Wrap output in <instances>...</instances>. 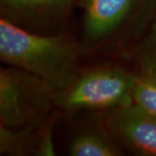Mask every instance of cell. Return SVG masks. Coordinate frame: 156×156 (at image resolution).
<instances>
[{
    "label": "cell",
    "instance_id": "cell-2",
    "mask_svg": "<svg viewBox=\"0 0 156 156\" xmlns=\"http://www.w3.org/2000/svg\"><path fill=\"white\" fill-rule=\"evenodd\" d=\"M79 41L71 33L40 35L0 18V59L42 79L54 94L68 88L82 68Z\"/></svg>",
    "mask_w": 156,
    "mask_h": 156
},
{
    "label": "cell",
    "instance_id": "cell-4",
    "mask_svg": "<svg viewBox=\"0 0 156 156\" xmlns=\"http://www.w3.org/2000/svg\"><path fill=\"white\" fill-rule=\"evenodd\" d=\"M58 115L55 94L42 79L18 68L0 69V125L20 129Z\"/></svg>",
    "mask_w": 156,
    "mask_h": 156
},
{
    "label": "cell",
    "instance_id": "cell-7",
    "mask_svg": "<svg viewBox=\"0 0 156 156\" xmlns=\"http://www.w3.org/2000/svg\"><path fill=\"white\" fill-rule=\"evenodd\" d=\"M74 116H78V121L74 124L66 144L68 155H126L108 130L102 112L83 111L75 113Z\"/></svg>",
    "mask_w": 156,
    "mask_h": 156
},
{
    "label": "cell",
    "instance_id": "cell-5",
    "mask_svg": "<svg viewBox=\"0 0 156 156\" xmlns=\"http://www.w3.org/2000/svg\"><path fill=\"white\" fill-rule=\"evenodd\" d=\"M76 0H0L1 18L40 35L70 33Z\"/></svg>",
    "mask_w": 156,
    "mask_h": 156
},
{
    "label": "cell",
    "instance_id": "cell-1",
    "mask_svg": "<svg viewBox=\"0 0 156 156\" xmlns=\"http://www.w3.org/2000/svg\"><path fill=\"white\" fill-rule=\"evenodd\" d=\"M84 58L130 60L156 15V0H76Z\"/></svg>",
    "mask_w": 156,
    "mask_h": 156
},
{
    "label": "cell",
    "instance_id": "cell-6",
    "mask_svg": "<svg viewBox=\"0 0 156 156\" xmlns=\"http://www.w3.org/2000/svg\"><path fill=\"white\" fill-rule=\"evenodd\" d=\"M104 115L108 130L125 153L156 156V116L134 102Z\"/></svg>",
    "mask_w": 156,
    "mask_h": 156
},
{
    "label": "cell",
    "instance_id": "cell-8",
    "mask_svg": "<svg viewBox=\"0 0 156 156\" xmlns=\"http://www.w3.org/2000/svg\"><path fill=\"white\" fill-rule=\"evenodd\" d=\"M62 115L42 124L20 129H10L0 125V154L12 156L55 155L53 131Z\"/></svg>",
    "mask_w": 156,
    "mask_h": 156
},
{
    "label": "cell",
    "instance_id": "cell-10",
    "mask_svg": "<svg viewBox=\"0 0 156 156\" xmlns=\"http://www.w3.org/2000/svg\"><path fill=\"white\" fill-rule=\"evenodd\" d=\"M133 99L134 104L156 116V76L139 70Z\"/></svg>",
    "mask_w": 156,
    "mask_h": 156
},
{
    "label": "cell",
    "instance_id": "cell-3",
    "mask_svg": "<svg viewBox=\"0 0 156 156\" xmlns=\"http://www.w3.org/2000/svg\"><path fill=\"white\" fill-rule=\"evenodd\" d=\"M125 59L101 58L83 65L72 84L55 94L62 117L83 111L105 112L134 102L133 93L139 70Z\"/></svg>",
    "mask_w": 156,
    "mask_h": 156
},
{
    "label": "cell",
    "instance_id": "cell-9",
    "mask_svg": "<svg viewBox=\"0 0 156 156\" xmlns=\"http://www.w3.org/2000/svg\"><path fill=\"white\" fill-rule=\"evenodd\" d=\"M129 61L138 70L156 76V15L144 37L133 51Z\"/></svg>",
    "mask_w": 156,
    "mask_h": 156
}]
</instances>
